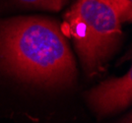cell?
I'll use <instances>...</instances> for the list:
<instances>
[{"label":"cell","instance_id":"5","mask_svg":"<svg viewBox=\"0 0 132 123\" xmlns=\"http://www.w3.org/2000/svg\"><path fill=\"white\" fill-rule=\"evenodd\" d=\"M111 6L119 15L122 22H131L132 1L130 0H100Z\"/></svg>","mask_w":132,"mask_h":123},{"label":"cell","instance_id":"3","mask_svg":"<svg viewBox=\"0 0 132 123\" xmlns=\"http://www.w3.org/2000/svg\"><path fill=\"white\" fill-rule=\"evenodd\" d=\"M87 101L101 116H105L130 106L132 101V69L119 78L102 82L87 93Z\"/></svg>","mask_w":132,"mask_h":123},{"label":"cell","instance_id":"1","mask_svg":"<svg viewBox=\"0 0 132 123\" xmlns=\"http://www.w3.org/2000/svg\"><path fill=\"white\" fill-rule=\"evenodd\" d=\"M0 71L47 89L68 88L77 75L59 24L38 16L0 21Z\"/></svg>","mask_w":132,"mask_h":123},{"label":"cell","instance_id":"2","mask_svg":"<svg viewBox=\"0 0 132 123\" xmlns=\"http://www.w3.org/2000/svg\"><path fill=\"white\" fill-rule=\"evenodd\" d=\"M121 23L117 12L100 0H77L65 14L61 29L73 40L88 76L97 75L118 47Z\"/></svg>","mask_w":132,"mask_h":123},{"label":"cell","instance_id":"4","mask_svg":"<svg viewBox=\"0 0 132 123\" xmlns=\"http://www.w3.org/2000/svg\"><path fill=\"white\" fill-rule=\"evenodd\" d=\"M15 3L26 7L40 8L50 11H60L67 0H14Z\"/></svg>","mask_w":132,"mask_h":123},{"label":"cell","instance_id":"6","mask_svg":"<svg viewBox=\"0 0 132 123\" xmlns=\"http://www.w3.org/2000/svg\"><path fill=\"white\" fill-rule=\"evenodd\" d=\"M130 1H132V0H130Z\"/></svg>","mask_w":132,"mask_h":123}]
</instances>
